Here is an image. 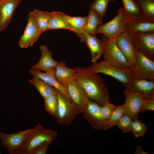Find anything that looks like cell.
<instances>
[{
    "instance_id": "cell-1",
    "label": "cell",
    "mask_w": 154,
    "mask_h": 154,
    "mask_svg": "<svg viewBox=\"0 0 154 154\" xmlns=\"http://www.w3.org/2000/svg\"><path fill=\"white\" fill-rule=\"evenodd\" d=\"M74 69V79L88 99L101 106L109 102L107 86L100 76L89 72L86 68Z\"/></svg>"
},
{
    "instance_id": "cell-2",
    "label": "cell",
    "mask_w": 154,
    "mask_h": 154,
    "mask_svg": "<svg viewBox=\"0 0 154 154\" xmlns=\"http://www.w3.org/2000/svg\"><path fill=\"white\" fill-rule=\"evenodd\" d=\"M58 100L57 112L55 118L58 123L68 125L76 116L82 113L83 110L57 90Z\"/></svg>"
},
{
    "instance_id": "cell-3",
    "label": "cell",
    "mask_w": 154,
    "mask_h": 154,
    "mask_svg": "<svg viewBox=\"0 0 154 154\" xmlns=\"http://www.w3.org/2000/svg\"><path fill=\"white\" fill-rule=\"evenodd\" d=\"M35 128V127L11 134L0 131L1 144L6 147L10 154H20Z\"/></svg>"
},
{
    "instance_id": "cell-4",
    "label": "cell",
    "mask_w": 154,
    "mask_h": 154,
    "mask_svg": "<svg viewBox=\"0 0 154 154\" xmlns=\"http://www.w3.org/2000/svg\"><path fill=\"white\" fill-rule=\"evenodd\" d=\"M117 13V15L110 21L98 26L96 35L102 33L110 40H116L126 31L127 23L123 7L119 8Z\"/></svg>"
},
{
    "instance_id": "cell-5",
    "label": "cell",
    "mask_w": 154,
    "mask_h": 154,
    "mask_svg": "<svg viewBox=\"0 0 154 154\" xmlns=\"http://www.w3.org/2000/svg\"><path fill=\"white\" fill-rule=\"evenodd\" d=\"M116 40L109 39L104 35L102 37L104 45V60L119 68H132L125 56L117 46Z\"/></svg>"
},
{
    "instance_id": "cell-6",
    "label": "cell",
    "mask_w": 154,
    "mask_h": 154,
    "mask_svg": "<svg viewBox=\"0 0 154 154\" xmlns=\"http://www.w3.org/2000/svg\"><path fill=\"white\" fill-rule=\"evenodd\" d=\"M93 63L90 66L86 68L90 72L96 74L102 73L110 76L123 85L127 83L132 78L131 68H116L104 60L100 62Z\"/></svg>"
},
{
    "instance_id": "cell-7",
    "label": "cell",
    "mask_w": 154,
    "mask_h": 154,
    "mask_svg": "<svg viewBox=\"0 0 154 154\" xmlns=\"http://www.w3.org/2000/svg\"><path fill=\"white\" fill-rule=\"evenodd\" d=\"M21 152L20 154H32L35 150L46 141L52 142L56 137L57 131L52 129L44 128L39 123Z\"/></svg>"
},
{
    "instance_id": "cell-8",
    "label": "cell",
    "mask_w": 154,
    "mask_h": 154,
    "mask_svg": "<svg viewBox=\"0 0 154 154\" xmlns=\"http://www.w3.org/2000/svg\"><path fill=\"white\" fill-rule=\"evenodd\" d=\"M101 106L98 103L88 98L82 113L84 119L94 129L100 131L106 130L108 129V121L100 113Z\"/></svg>"
},
{
    "instance_id": "cell-9",
    "label": "cell",
    "mask_w": 154,
    "mask_h": 154,
    "mask_svg": "<svg viewBox=\"0 0 154 154\" xmlns=\"http://www.w3.org/2000/svg\"><path fill=\"white\" fill-rule=\"evenodd\" d=\"M132 38L135 50L154 61V32H136L132 34Z\"/></svg>"
},
{
    "instance_id": "cell-10",
    "label": "cell",
    "mask_w": 154,
    "mask_h": 154,
    "mask_svg": "<svg viewBox=\"0 0 154 154\" xmlns=\"http://www.w3.org/2000/svg\"><path fill=\"white\" fill-rule=\"evenodd\" d=\"M137 68H132V78L154 80V62L136 51Z\"/></svg>"
},
{
    "instance_id": "cell-11",
    "label": "cell",
    "mask_w": 154,
    "mask_h": 154,
    "mask_svg": "<svg viewBox=\"0 0 154 154\" xmlns=\"http://www.w3.org/2000/svg\"><path fill=\"white\" fill-rule=\"evenodd\" d=\"M132 34L126 31L116 39V44L132 68H137L136 53L132 40Z\"/></svg>"
},
{
    "instance_id": "cell-12",
    "label": "cell",
    "mask_w": 154,
    "mask_h": 154,
    "mask_svg": "<svg viewBox=\"0 0 154 154\" xmlns=\"http://www.w3.org/2000/svg\"><path fill=\"white\" fill-rule=\"evenodd\" d=\"M125 100L123 104L124 114L128 115L133 120L139 119L138 114L145 99L138 92L126 88L124 91Z\"/></svg>"
},
{
    "instance_id": "cell-13",
    "label": "cell",
    "mask_w": 154,
    "mask_h": 154,
    "mask_svg": "<svg viewBox=\"0 0 154 154\" xmlns=\"http://www.w3.org/2000/svg\"><path fill=\"white\" fill-rule=\"evenodd\" d=\"M42 34L30 13L28 15L27 25L24 32L19 42V46L22 48H27L33 46Z\"/></svg>"
},
{
    "instance_id": "cell-14",
    "label": "cell",
    "mask_w": 154,
    "mask_h": 154,
    "mask_svg": "<svg viewBox=\"0 0 154 154\" xmlns=\"http://www.w3.org/2000/svg\"><path fill=\"white\" fill-rule=\"evenodd\" d=\"M124 85L129 90L139 92L145 99L154 100V80L132 78Z\"/></svg>"
},
{
    "instance_id": "cell-15",
    "label": "cell",
    "mask_w": 154,
    "mask_h": 154,
    "mask_svg": "<svg viewBox=\"0 0 154 154\" xmlns=\"http://www.w3.org/2000/svg\"><path fill=\"white\" fill-rule=\"evenodd\" d=\"M21 0H7L0 2V32L10 23L16 9Z\"/></svg>"
},
{
    "instance_id": "cell-16",
    "label": "cell",
    "mask_w": 154,
    "mask_h": 154,
    "mask_svg": "<svg viewBox=\"0 0 154 154\" xmlns=\"http://www.w3.org/2000/svg\"><path fill=\"white\" fill-rule=\"evenodd\" d=\"M41 56L38 61L31 67V69L36 70L45 71L46 72L55 73V67L57 62L52 57V53L47 46H40Z\"/></svg>"
},
{
    "instance_id": "cell-17",
    "label": "cell",
    "mask_w": 154,
    "mask_h": 154,
    "mask_svg": "<svg viewBox=\"0 0 154 154\" xmlns=\"http://www.w3.org/2000/svg\"><path fill=\"white\" fill-rule=\"evenodd\" d=\"M64 85L67 89L72 102L83 110L88 98L74 78L70 80Z\"/></svg>"
},
{
    "instance_id": "cell-18",
    "label": "cell",
    "mask_w": 154,
    "mask_h": 154,
    "mask_svg": "<svg viewBox=\"0 0 154 154\" xmlns=\"http://www.w3.org/2000/svg\"><path fill=\"white\" fill-rule=\"evenodd\" d=\"M29 72L34 77L38 78L53 86L72 101L66 88L56 80L54 76L55 73H43L40 71L35 70L31 68L29 70Z\"/></svg>"
},
{
    "instance_id": "cell-19",
    "label": "cell",
    "mask_w": 154,
    "mask_h": 154,
    "mask_svg": "<svg viewBox=\"0 0 154 154\" xmlns=\"http://www.w3.org/2000/svg\"><path fill=\"white\" fill-rule=\"evenodd\" d=\"M84 42L89 48L92 55V61L96 62L104 52V45L101 40L96 36L84 34Z\"/></svg>"
},
{
    "instance_id": "cell-20",
    "label": "cell",
    "mask_w": 154,
    "mask_h": 154,
    "mask_svg": "<svg viewBox=\"0 0 154 154\" xmlns=\"http://www.w3.org/2000/svg\"><path fill=\"white\" fill-rule=\"evenodd\" d=\"M127 23L136 19L142 18L143 14L136 0H122Z\"/></svg>"
},
{
    "instance_id": "cell-21",
    "label": "cell",
    "mask_w": 154,
    "mask_h": 154,
    "mask_svg": "<svg viewBox=\"0 0 154 154\" xmlns=\"http://www.w3.org/2000/svg\"><path fill=\"white\" fill-rule=\"evenodd\" d=\"M66 63L65 61L57 62L55 67V78L59 83L63 85L74 78V69L67 67Z\"/></svg>"
},
{
    "instance_id": "cell-22",
    "label": "cell",
    "mask_w": 154,
    "mask_h": 154,
    "mask_svg": "<svg viewBox=\"0 0 154 154\" xmlns=\"http://www.w3.org/2000/svg\"><path fill=\"white\" fill-rule=\"evenodd\" d=\"M126 31L132 34L154 32V22L147 21L142 18L136 19L127 23Z\"/></svg>"
},
{
    "instance_id": "cell-23",
    "label": "cell",
    "mask_w": 154,
    "mask_h": 154,
    "mask_svg": "<svg viewBox=\"0 0 154 154\" xmlns=\"http://www.w3.org/2000/svg\"><path fill=\"white\" fill-rule=\"evenodd\" d=\"M88 18L84 26L83 31L84 33L96 36V31L99 25L103 24L102 19L94 10L90 8Z\"/></svg>"
},
{
    "instance_id": "cell-24",
    "label": "cell",
    "mask_w": 154,
    "mask_h": 154,
    "mask_svg": "<svg viewBox=\"0 0 154 154\" xmlns=\"http://www.w3.org/2000/svg\"><path fill=\"white\" fill-rule=\"evenodd\" d=\"M64 13L60 11L52 12L48 26V30L65 29L74 32L70 24L65 18Z\"/></svg>"
},
{
    "instance_id": "cell-25",
    "label": "cell",
    "mask_w": 154,
    "mask_h": 154,
    "mask_svg": "<svg viewBox=\"0 0 154 154\" xmlns=\"http://www.w3.org/2000/svg\"><path fill=\"white\" fill-rule=\"evenodd\" d=\"M64 16L70 24L74 32L79 37L80 42H84L83 29L87 19V16L85 17H74L64 13Z\"/></svg>"
},
{
    "instance_id": "cell-26",
    "label": "cell",
    "mask_w": 154,
    "mask_h": 154,
    "mask_svg": "<svg viewBox=\"0 0 154 154\" xmlns=\"http://www.w3.org/2000/svg\"><path fill=\"white\" fill-rule=\"evenodd\" d=\"M30 13L42 33L48 31V23L52 15V12L43 11L35 9Z\"/></svg>"
},
{
    "instance_id": "cell-27",
    "label": "cell",
    "mask_w": 154,
    "mask_h": 154,
    "mask_svg": "<svg viewBox=\"0 0 154 154\" xmlns=\"http://www.w3.org/2000/svg\"><path fill=\"white\" fill-rule=\"evenodd\" d=\"M28 82L36 88L43 98L51 95H56V89L38 78L34 77Z\"/></svg>"
},
{
    "instance_id": "cell-28",
    "label": "cell",
    "mask_w": 154,
    "mask_h": 154,
    "mask_svg": "<svg viewBox=\"0 0 154 154\" xmlns=\"http://www.w3.org/2000/svg\"><path fill=\"white\" fill-rule=\"evenodd\" d=\"M143 14V18L148 21L154 22V0H136Z\"/></svg>"
},
{
    "instance_id": "cell-29",
    "label": "cell",
    "mask_w": 154,
    "mask_h": 154,
    "mask_svg": "<svg viewBox=\"0 0 154 154\" xmlns=\"http://www.w3.org/2000/svg\"><path fill=\"white\" fill-rule=\"evenodd\" d=\"M43 98L45 110L55 118L58 104V100L56 95H51Z\"/></svg>"
},
{
    "instance_id": "cell-30",
    "label": "cell",
    "mask_w": 154,
    "mask_h": 154,
    "mask_svg": "<svg viewBox=\"0 0 154 154\" xmlns=\"http://www.w3.org/2000/svg\"><path fill=\"white\" fill-rule=\"evenodd\" d=\"M115 0H94L90 8L95 10L102 19L106 14L108 7L110 1Z\"/></svg>"
},
{
    "instance_id": "cell-31",
    "label": "cell",
    "mask_w": 154,
    "mask_h": 154,
    "mask_svg": "<svg viewBox=\"0 0 154 154\" xmlns=\"http://www.w3.org/2000/svg\"><path fill=\"white\" fill-rule=\"evenodd\" d=\"M124 109L123 105L117 106L108 120V126L109 129L116 125L124 115Z\"/></svg>"
},
{
    "instance_id": "cell-32",
    "label": "cell",
    "mask_w": 154,
    "mask_h": 154,
    "mask_svg": "<svg viewBox=\"0 0 154 154\" xmlns=\"http://www.w3.org/2000/svg\"><path fill=\"white\" fill-rule=\"evenodd\" d=\"M147 129L145 124L139 119L133 120L132 124L131 132L135 137H143Z\"/></svg>"
},
{
    "instance_id": "cell-33",
    "label": "cell",
    "mask_w": 154,
    "mask_h": 154,
    "mask_svg": "<svg viewBox=\"0 0 154 154\" xmlns=\"http://www.w3.org/2000/svg\"><path fill=\"white\" fill-rule=\"evenodd\" d=\"M133 121L130 116L124 114L116 125L124 133L131 132L132 124Z\"/></svg>"
},
{
    "instance_id": "cell-34",
    "label": "cell",
    "mask_w": 154,
    "mask_h": 154,
    "mask_svg": "<svg viewBox=\"0 0 154 154\" xmlns=\"http://www.w3.org/2000/svg\"><path fill=\"white\" fill-rule=\"evenodd\" d=\"M117 107V106H114L109 102L103 106H101L100 108V112L103 117L108 121Z\"/></svg>"
},
{
    "instance_id": "cell-35",
    "label": "cell",
    "mask_w": 154,
    "mask_h": 154,
    "mask_svg": "<svg viewBox=\"0 0 154 154\" xmlns=\"http://www.w3.org/2000/svg\"><path fill=\"white\" fill-rule=\"evenodd\" d=\"M154 100L145 99L141 108L139 112H142L146 110L154 111Z\"/></svg>"
},
{
    "instance_id": "cell-36",
    "label": "cell",
    "mask_w": 154,
    "mask_h": 154,
    "mask_svg": "<svg viewBox=\"0 0 154 154\" xmlns=\"http://www.w3.org/2000/svg\"><path fill=\"white\" fill-rule=\"evenodd\" d=\"M51 142L50 141L44 142L37 147L32 154H46L48 147Z\"/></svg>"
},
{
    "instance_id": "cell-37",
    "label": "cell",
    "mask_w": 154,
    "mask_h": 154,
    "mask_svg": "<svg viewBox=\"0 0 154 154\" xmlns=\"http://www.w3.org/2000/svg\"><path fill=\"white\" fill-rule=\"evenodd\" d=\"M134 154H149V153L144 151L140 146H137L136 147V150Z\"/></svg>"
},
{
    "instance_id": "cell-38",
    "label": "cell",
    "mask_w": 154,
    "mask_h": 154,
    "mask_svg": "<svg viewBox=\"0 0 154 154\" xmlns=\"http://www.w3.org/2000/svg\"><path fill=\"white\" fill-rule=\"evenodd\" d=\"M7 0H0V2L5 1Z\"/></svg>"
},
{
    "instance_id": "cell-39",
    "label": "cell",
    "mask_w": 154,
    "mask_h": 154,
    "mask_svg": "<svg viewBox=\"0 0 154 154\" xmlns=\"http://www.w3.org/2000/svg\"><path fill=\"white\" fill-rule=\"evenodd\" d=\"M1 154V152L0 151V154Z\"/></svg>"
}]
</instances>
